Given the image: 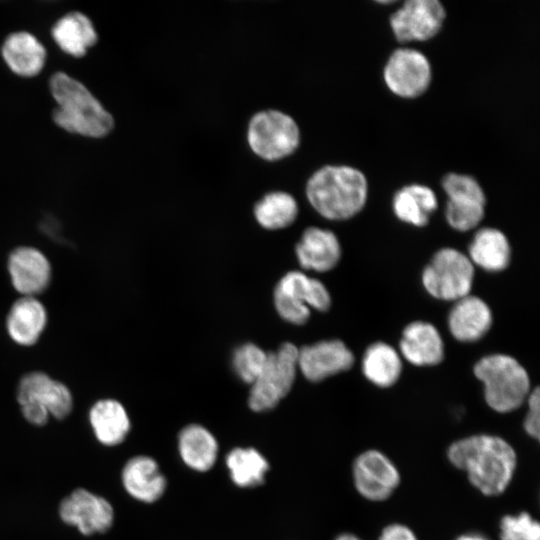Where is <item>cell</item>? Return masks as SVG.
I'll list each match as a JSON object with an SVG mask.
<instances>
[{
  "instance_id": "cell-12",
  "label": "cell",
  "mask_w": 540,
  "mask_h": 540,
  "mask_svg": "<svg viewBox=\"0 0 540 540\" xmlns=\"http://www.w3.org/2000/svg\"><path fill=\"white\" fill-rule=\"evenodd\" d=\"M445 17L438 0H408L390 16V26L400 43L426 41L439 33Z\"/></svg>"
},
{
  "instance_id": "cell-6",
  "label": "cell",
  "mask_w": 540,
  "mask_h": 540,
  "mask_svg": "<svg viewBox=\"0 0 540 540\" xmlns=\"http://www.w3.org/2000/svg\"><path fill=\"white\" fill-rule=\"evenodd\" d=\"M247 142L258 157L276 161L298 148L300 129L290 115L276 109L262 110L249 120Z\"/></svg>"
},
{
  "instance_id": "cell-5",
  "label": "cell",
  "mask_w": 540,
  "mask_h": 540,
  "mask_svg": "<svg viewBox=\"0 0 540 540\" xmlns=\"http://www.w3.org/2000/svg\"><path fill=\"white\" fill-rule=\"evenodd\" d=\"M474 276V265L466 254L444 247L425 266L421 281L432 297L455 302L470 294Z\"/></svg>"
},
{
  "instance_id": "cell-21",
  "label": "cell",
  "mask_w": 540,
  "mask_h": 540,
  "mask_svg": "<svg viewBox=\"0 0 540 540\" xmlns=\"http://www.w3.org/2000/svg\"><path fill=\"white\" fill-rule=\"evenodd\" d=\"M467 256L474 266L488 272H500L510 264L511 246L501 230L484 227L474 234Z\"/></svg>"
},
{
  "instance_id": "cell-23",
  "label": "cell",
  "mask_w": 540,
  "mask_h": 540,
  "mask_svg": "<svg viewBox=\"0 0 540 540\" xmlns=\"http://www.w3.org/2000/svg\"><path fill=\"white\" fill-rule=\"evenodd\" d=\"M2 57L14 73L32 77L42 70L46 50L34 35L21 31L12 33L5 39Z\"/></svg>"
},
{
  "instance_id": "cell-28",
  "label": "cell",
  "mask_w": 540,
  "mask_h": 540,
  "mask_svg": "<svg viewBox=\"0 0 540 540\" xmlns=\"http://www.w3.org/2000/svg\"><path fill=\"white\" fill-rule=\"evenodd\" d=\"M179 452L186 465L197 471H207L215 463L218 444L203 426L191 424L179 433Z\"/></svg>"
},
{
  "instance_id": "cell-32",
  "label": "cell",
  "mask_w": 540,
  "mask_h": 540,
  "mask_svg": "<svg viewBox=\"0 0 540 540\" xmlns=\"http://www.w3.org/2000/svg\"><path fill=\"white\" fill-rule=\"evenodd\" d=\"M499 530L500 540H540V524L526 511L504 515Z\"/></svg>"
},
{
  "instance_id": "cell-30",
  "label": "cell",
  "mask_w": 540,
  "mask_h": 540,
  "mask_svg": "<svg viewBox=\"0 0 540 540\" xmlns=\"http://www.w3.org/2000/svg\"><path fill=\"white\" fill-rule=\"evenodd\" d=\"M233 482L240 487H254L264 481L269 469L267 460L254 448H235L226 457Z\"/></svg>"
},
{
  "instance_id": "cell-25",
  "label": "cell",
  "mask_w": 540,
  "mask_h": 540,
  "mask_svg": "<svg viewBox=\"0 0 540 540\" xmlns=\"http://www.w3.org/2000/svg\"><path fill=\"white\" fill-rule=\"evenodd\" d=\"M89 421L97 440L105 446L122 443L130 431V420L124 406L114 399H102L93 404Z\"/></svg>"
},
{
  "instance_id": "cell-33",
  "label": "cell",
  "mask_w": 540,
  "mask_h": 540,
  "mask_svg": "<svg viewBox=\"0 0 540 540\" xmlns=\"http://www.w3.org/2000/svg\"><path fill=\"white\" fill-rule=\"evenodd\" d=\"M527 412L523 421L525 433L534 440H539L540 436V390L535 387L529 393L527 399Z\"/></svg>"
},
{
  "instance_id": "cell-24",
  "label": "cell",
  "mask_w": 540,
  "mask_h": 540,
  "mask_svg": "<svg viewBox=\"0 0 540 540\" xmlns=\"http://www.w3.org/2000/svg\"><path fill=\"white\" fill-rule=\"evenodd\" d=\"M438 207L434 191L422 184H410L399 189L393 197L392 209L402 222L416 227L429 223L430 216Z\"/></svg>"
},
{
  "instance_id": "cell-11",
  "label": "cell",
  "mask_w": 540,
  "mask_h": 540,
  "mask_svg": "<svg viewBox=\"0 0 540 540\" xmlns=\"http://www.w3.org/2000/svg\"><path fill=\"white\" fill-rule=\"evenodd\" d=\"M383 78L393 94L411 99L427 91L432 80V69L422 52L412 48H398L388 58Z\"/></svg>"
},
{
  "instance_id": "cell-17",
  "label": "cell",
  "mask_w": 540,
  "mask_h": 540,
  "mask_svg": "<svg viewBox=\"0 0 540 540\" xmlns=\"http://www.w3.org/2000/svg\"><path fill=\"white\" fill-rule=\"evenodd\" d=\"M399 354L412 365L435 366L444 359V341L433 324L421 320L413 321L402 331Z\"/></svg>"
},
{
  "instance_id": "cell-7",
  "label": "cell",
  "mask_w": 540,
  "mask_h": 540,
  "mask_svg": "<svg viewBox=\"0 0 540 540\" xmlns=\"http://www.w3.org/2000/svg\"><path fill=\"white\" fill-rule=\"evenodd\" d=\"M274 303L284 320L302 325L310 317V308L321 312L327 311L331 306V296L318 279L300 271H291L276 285Z\"/></svg>"
},
{
  "instance_id": "cell-10",
  "label": "cell",
  "mask_w": 540,
  "mask_h": 540,
  "mask_svg": "<svg viewBox=\"0 0 540 540\" xmlns=\"http://www.w3.org/2000/svg\"><path fill=\"white\" fill-rule=\"evenodd\" d=\"M352 480L357 493L370 502L389 499L401 483L396 464L384 452L367 449L352 464Z\"/></svg>"
},
{
  "instance_id": "cell-22",
  "label": "cell",
  "mask_w": 540,
  "mask_h": 540,
  "mask_svg": "<svg viewBox=\"0 0 540 540\" xmlns=\"http://www.w3.org/2000/svg\"><path fill=\"white\" fill-rule=\"evenodd\" d=\"M46 322L47 314L42 303L35 297L23 296L11 306L6 326L14 342L30 346L37 342Z\"/></svg>"
},
{
  "instance_id": "cell-31",
  "label": "cell",
  "mask_w": 540,
  "mask_h": 540,
  "mask_svg": "<svg viewBox=\"0 0 540 540\" xmlns=\"http://www.w3.org/2000/svg\"><path fill=\"white\" fill-rule=\"evenodd\" d=\"M267 354L253 343H246L237 348L233 354V368L238 377L252 384L263 370Z\"/></svg>"
},
{
  "instance_id": "cell-9",
  "label": "cell",
  "mask_w": 540,
  "mask_h": 540,
  "mask_svg": "<svg viewBox=\"0 0 540 540\" xmlns=\"http://www.w3.org/2000/svg\"><path fill=\"white\" fill-rule=\"evenodd\" d=\"M442 188L447 195L445 218L453 229L466 232L477 227L484 218L486 197L478 181L469 175L449 173Z\"/></svg>"
},
{
  "instance_id": "cell-18",
  "label": "cell",
  "mask_w": 540,
  "mask_h": 540,
  "mask_svg": "<svg viewBox=\"0 0 540 540\" xmlns=\"http://www.w3.org/2000/svg\"><path fill=\"white\" fill-rule=\"evenodd\" d=\"M447 324L449 332L457 341L473 343L482 339L491 329L493 314L482 298L469 294L454 302Z\"/></svg>"
},
{
  "instance_id": "cell-13",
  "label": "cell",
  "mask_w": 540,
  "mask_h": 540,
  "mask_svg": "<svg viewBox=\"0 0 540 540\" xmlns=\"http://www.w3.org/2000/svg\"><path fill=\"white\" fill-rule=\"evenodd\" d=\"M58 512L65 524L75 526L85 536L105 533L114 522L110 502L85 488H76L63 498Z\"/></svg>"
},
{
  "instance_id": "cell-26",
  "label": "cell",
  "mask_w": 540,
  "mask_h": 540,
  "mask_svg": "<svg viewBox=\"0 0 540 540\" xmlns=\"http://www.w3.org/2000/svg\"><path fill=\"white\" fill-rule=\"evenodd\" d=\"M361 369L369 382L380 388H388L400 378L402 357L393 346L378 341L366 348Z\"/></svg>"
},
{
  "instance_id": "cell-29",
  "label": "cell",
  "mask_w": 540,
  "mask_h": 540,
  "mask_svg": "<svg viewBox=\"0 0 540 540\" xmlns=\"http://www.w3.org/2000/svg\"><path fill=\"white\" fill-rule=\"evenodd\" d=\"M257 222L264 228L275 230L291 225L298 215L295 198L284 191L264 195L254 206Z\"/></svg>"
},
{
  "instance_id": "cell-14",
  "label": "cell",
  "mask_w": 540,
  "mask_h": 540,
  "mask_svg": "<svg viewBox=\"0 0 540 540\" xmlns=\"http://www.w3.org/2000/svg\"><path fill=\"white\" fill-rule=\"evenodd\" d=\"M17 401L20 407L36 408L58 420L65 419L73 408V398L68 387L39 371L21 378Z\"/></svg>"
},
{
  "instance_id": "cell-15",
  "label": "cell",
  "mask_w": 540,
  "mask_h": 540,
  "mask_svg": "<svg viewBox=\"0 0 540 540\" xmlns=\"http://www.w3.org/2000/svg\"><path fill=\"white\" fill-rule=\"evenodd\" d=\"M354 362L352 351L339 339L323 340L298 349V368L312 382L348 371Z\"/></svg>"
},
{
  "instance_id": "cell-19",
  "label": "cell",
  "mask_w": 540,
  "mask_h": 540,
  "mask_svg": "<svg viewBox=\"0 0 540 540\" xmlns=\"http://www.w3.org/2000/svg\"><path fill=\"white\" fill-rule=\"evenodd\" d=\"M295 252L302 268L327 272L338 264L341 258V245L332 231L309 227L303 232Z\"/></svg>"
},
{
  "instance_id": "cell-36",
  "label": "cell",
  "mask_w": 540,
  "mask_h": 540,
  "mask_svg": "<svg viewBox=\"0 0 540 540\" xmlns=\"http://www.w3.org/2000/svg\"><path fill=\"white\" fill-rule=\"evenodd\" d=\"M335 540H363L362 538H360L358 535L356 534H353V533H342L340 535H338Z\"/></svg>"
},
{
  "instance_id": "cell-34",
  "label": "cell",
  "mask_w": 540,
  "mask_h": 540,
  "mask_svg": "<svg viewBox=\"0 0 540 540\" xmlns=\"http://www.w3.org/2000/svg\"><path fill=\"white\" fill-rule=\"evenodd\" d=\"M377 540H419L412 528L403 523H390L380 532Z\"/></svg>"
},
{
  "instance_id": "cell-1",
  "label": "cell",
  "mask_w": 540,
  "mask_h": 540,
  "mask_svg": "<svg viewBox=\"0 0 540 540\" xmlns=\"http://www.w3.org/2000/svg\"><path fill=\"white\" fill-rule=\"evenodd\" d=\"M449 463L463 471L469 483L482 495H502L517 469L514 447L501 436L479 433L453 441L446 450Z\"/></svg>"
},
{
  "instance_id": "cell-35",
  "label": "cell",
  "mask_w": 540,
  "mask_h": 540,
  "mask_svg": "<svg viewBox=\"0 0 540 540\" xmlns=\"http://www.w3.org/2000/svg\"><path fill=\"white\" fill-rule=\"evenodd\" d=\"M455 540H490L483 534L477 532H467L459 535Z\"/></svg>"
},
{
  "instance_id": "cell-8",
  "label": "cell",
  "mask_w": 540,
  "mask_h": 540,
  "mask_svg": "<svg viewBox=\"0 0 540 540\" xmlns=\"http://www.w3.org/2000/svg\"><path fill=\"white\" fill-rule=\"evenodd\" d=\"M298 368V348L283 343L267 354L263 370L251 384L249 407L256 412L274 408L292 388Z\"/></svg>"
},
{
  "instance_id": "cell-27",
  "label": "cell",
  "mask_w": 540,
  "mask_h": 540,
  "mask_svg": "<svg viewBox=\"0 0 540 540\" xmlns=\"http://www.w3.org/2000/svg\"><path fill=\"white\" fill-rule=\"evenodd\" d=\"M52 36L56 44L73 57L85 55L98 39L91 20L80 12L60 18L52 29Z\"/></svg>"
},
{
  "instance_id": "cell-2",
  "label": "cell",
  "mask_w": 540,
  "mask_h": 540,
  "mask_svg": "<svg viewBox=\"0 0 540 540\" xmlns=\"http://www.w3.org/2000/svg\"><path fill=\"white\" fill-rule=\"evenodd\" d=\"M311 206L329 220H347L357 215L368 197V181L358 169L348 165H325L306 184Z\"/></svg>"
},
{
  "instance_id": "cell-3",
  "label": "cell",
  "mask_w": 540,
  "mask_h": 540,
  "mask_svg": "<svg viewBox=\"0 0 540 540\" xmlns=\"http://www.w3.org/2000/svg\"><path fill=\"white\" fill-rule=\"evenodd\" d=\"M50 90L57 103L53 119L60 128L93 138L106 136L113 129L112 115L75 78L57 72L50 80Z\"/></svg>"
},
{
  "instance_id": "cell-16",
  "label": "cell",
  "mask_w": 540,
  "mask_h": 540,
  "mask_svg": "<svg viewBox=\"0 0 540 540\" xmlns=\"http://www.w3.org/2000/svg\"><path fill=\"white\" fill-rule=\"evenodd\" d=\"M8 272L14 288L23 296L43 292L51 280V266L46 256L33 247H18L8 257Z\"/></svg>"
},
{
  "instance_id": "cell-4",
  "label": "cell",
  "mask_w": 540,
  "mask_h": 540,
  "mask_svg": "<svg viewBox=\"0 0 540 540\" xmlns=\"http://www.w3.org/2000/svg\"><path fill=\"white\" fill-rule=\"evenodd\" d=\"M473 372L483 383L486 404L500 414L519 409L532 390L526 369L507 354L494 353L482 357L474 365Z\"/></svg>"
},
{
  "instance_id": "cell-20",
  "label": "cell",
  "mask_w": 540,
  "mask_h": 540,
  "mask_svg": "<svg viewBox=\"0 0 540 540\" xmlns=\"http://www.w3.org/2000/svg\"><path fill=\"white\" fill-rule=\"evenodd\" d=\"M121 479L125 490L145 503L158 500L166 488V479L157 462L145 455L130 458L123 467Z\"/></svg>"
}]
</instances>
